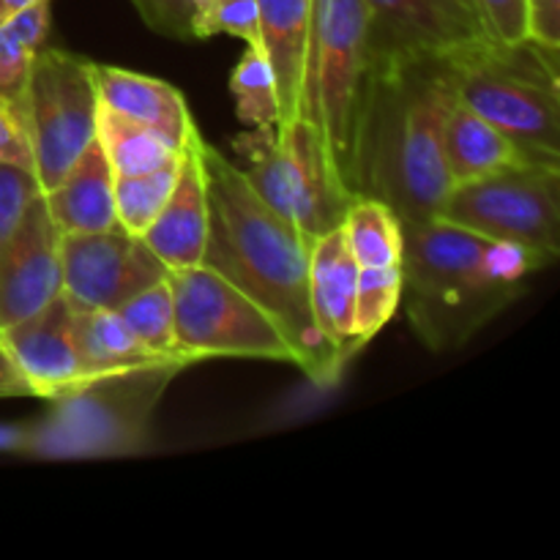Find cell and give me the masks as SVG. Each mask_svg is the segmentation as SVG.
Returning <instances> with one entry per match:
<instances>
[{
    "label": "cell",
    "instance_id": "obj_1",
    "mask_svg": "<svg viewBox=\"0 0 560 560\" xmlns=\"http://www.w3.org/2000/svg\"><path fill=\"white\" fill-rule=\"evenodd\" d=\"M208 189V244L202 266L222 273L273 317L315 386H334L345 361L323 337L310 304V244L277 217L238 164L200 142Z\"/></svg>",
    "mask_w": 560,
    "mask_h": 560
},
{
    "label": "cell",
    "instance_id": "obj_2",
    "mask_svg": "<svg viewBox=\"0 0 560 560\" xmlns=\"http://www.w3.org/2000/svg\"><path fill=\"white\" fill-rule=\"evenodd\" d=\"M452 102L448 60L375 58L355 137V197L386 202L399 222L438 217L452 189L443 159Z\"/></svg>",
    "mask_w": 560,
    "mask_h": 560
},
{
    "label": "cell",
    "instance_id": "obj_3",
    "mask_svg": "<svg viewBox=\"0 0 560 560\" xmlns=\"http://www.w3.org/2000/svg\"><path fill=\"white\" fill-rule=\"evenodd\" d=\"M547 268L528 249L443 219L402 222V301L416 337L435 353L463 348Z\"/></svg>",
    "mask_w": 560,
    "mask_h": 560
},
{
    "label": "cell",
    "instance_id": "obj_4",
    "mask_svg": "<svg viewBox=\"0 0 560 560\" xmlns=\"http://www.w3.org/2000/svg\"><path fill=\"white\" fill-rule=\"evenodd\" d=\"M186 361L91 377L49 399L52 408L27 424V457L36 459H113L142 452L153 413Z\"/></svg>",
    "mask_w": 560,
    "mask_h": 560
},
{
    "label": "cell",
    "instance_id": "obj_5",
    "mask_svg": "<svg viewBox=\"0 0 560 560\" xmlns=\"http://www.w3.org/2000/svg\"><path fill=\"white\" fill-rule=\"evenodd\" d=\"M457 102L501 129L534 162L560 164L558 49L523 42L479 44L448 60Z\"/></svg>",
    "mask_w": 560,
    "mask_h": 560
},
{
    "label": "cell",
    "instance_id": "obj_6",
    "mask_svg": "<svg viewBox=\"0 0 560 560\" xmlns=\"http://www.w3.org/2000/svg\"><path fill=\"white\" fill-rule=\"evenodd\" d=\"M372 69L375 55L364 0H315L301 118L320 131L328 162L353 197L355 137Z\"/></svg>",
    "mask_w": 560,
    "mask_h": 560
},
{
    "label": "cell",
    "instance_id": "obj_7",
    "mask_svg": "<svg viewBox=\"0 0 560 560\" xmlns=\"http://www.w3.org/2000/svg\"><path fill=\"white\" fill-rule=\"evenodd\" d=\"M238 170L255 195L288 222L301 238L315 244L331 233L355 200L328 162L320 131L306 118L288 129L279 126H246L233 140Z\"/></svg>",
    "mask_w": 560,
    "mask_h": 560
},
{
    "label": "cell",
    "instance_id": "obj_8",
    "mask_svg": "<svg viewBox=\"0 0 560 560\" xmlns=\"http://www.w3.org/2000/svg\"><path fill=\"white\" fill-rule=\"evenodd\" d=\"M175 306L178 353L200 364L206 359H268L293 364L295 353L282 328L260 304L208 266L167 271Z\"/></svg>",
    "mask_w": 560,
    "mask_h": 560
},
{
    "label": "cell",
    "instance_id": "obj_9",
    "mask_svg": "<svg viewBox=\"0 0 560 560\" xmlns=\"http://www.w3.org/2000/svg\"><path fill=\"white\" fill-rule=\"evenodd\" d=\"M438 219L523 246L550 266L560 255V164L525 162L454 184Z\"/></svg>",
    "mask_w": 560,
    "mask_h": 560
},
{
    "label": "cell",
    "instance_id": "obj_10",
    "mask_svg": "<svg viewBox=\"0 0 560 560\" xmlns=\"http://www.w3.org/2000/svg\"><path fill=\"white\" fill-rule=\"evenodd\" d=\"M20 102L31 137L33 173L42 191H49L96 140L93 60L44 47L22 80Z\"/></svg>",
    "mask_w": 560,
    "mask_h": 560
},
{
    "label": "cell",
    "instance_id": "obj_11",
    "mask_svg": "<svg viewBox=\"0 0 560 560\" xmlns=\"http://www.w3.org/2000/svg\"><path fill=\"white\" fill-rule=\"evenodd\" d=\"M63 295L74 310H118L120 304L167 277L164 262L140 235L126 230L60 233Z\"/></svg>",
    "mask_w": 560,
    "mask_h": 560
},
{
    "label": "cell",
    "instance_id": "obj_12",
    "mask_svg": "<svg viewBox=\"0 0 560 560\" xmlns=\"http://www.w3.org/2000/svg\"><path fill=\"white\" fill-rule=\"evenodd\" d=\"M375 58L452 60L492 42L479 0H364Z\"/></svg>",
    "mask_w": 560,
    "mask_h": 560
},
{
    "label": "cell",
    "instance_id": "obj_13",
    "mask_svg": "<svg viewBox=\"0 0 560 560\" xmlns=\"http://www.w3.org/2000/svg\"><path fill=\"white\" fill-rule=\"evenodd\" d=\"M58 295H63L60 230L42 191L20 228L0 244V331L36 315Z\"/></svg>",
    "mask_w": 560,
    "mask_h": 560
},
{
    "label": "cell",
    "instance_id": "obj_14",
    "mask_svg": "<svg viewBox=\"0 0 560 560\" xmlns=\"http://www.w3.org/2000/svg\"><path fill=\"white\" fill-rule=\"evenodd\" d=\"M74 306L58 295L44 310L0 331V345L25 377L31 397L55 399L85 383L74 331H71Z\"/></svg>",
    "mask_w": 560,
    "mask_h": 560
},
{
    "label": "cell",
    "instance_id": "obj_15",
    "mask_svg": "<svg viewBox=\"0 0 560 560\" xmlns=\"http://www.w3.org/2000/svg\"><path fill=\"white\" fill-rule=\"evenodd\" d=\"M200 142L197 137L178 162V175L170 191L167 202L145 230L142 241L148 249L164 262L167 271L173 268L202 266L208 244V189L206 170H202Z\"/></svg>",
    "mask_w": 560,
    "mask_h": 560
},
{
    "label": "cell",
    "instance_id": "obj_16",
    "mask_svg": "<svg viewBox=\"0 0 560 560\" xmlns=\"http://www.w3.org/2000/svg\"><path fill=\"white\" fill-rule=\"evenodd\" d=\"M257 44L271 66L279 98V129L301 118L306 55L315 0H255Z\"/></svg>",
    "mask_w": 560,
    "mask_h": 560
},
{
    "label": "cell",
    "instance_id": "obj_17",
    "mask_svg": "<svg viewBox=\"0 0 560 560\" xmlns=\"http://www.w3.org/2000/svg\"><path fill=\"white\" fill-rule=\"evenodd\" d=\"M355 279L359 262L350 255L339 224L331 233L320 235L310 249V304L323 337L334 345L345 366L364 350L353 328Z\"/></svg>",
    "mask_w": 560,
    "mask_h": 560
},
{
    "label": "cell",
    "instance_id": "obj_18",
    "mask_svg": "<svg viewBox=\"0 0 560 560\" xmlns=\"http://www.w3.org/2000/svg\"><path fill=\"white\" fill-rule=\"evenodd\" d=\"M98 104L115 109L124 118L145 124L173 140L180 151L200 137L184 93L170 82L120 66L93 63Z\"/></svg>",
    "mask_w": 560,
    "mask_h": 560
},
{
    "label": "cell",
    "instance_id": "obj_19",
    "mask_svg": "<svg viewBox=\"0 0 560 560\" xmlns=\"http://www.w3.org/2000/svg\"><path fill=\"white\" fill-rule=\"evenodd\" d=\"M44 202L60 233H104L120 228L115 219V175L98 140L85 148L58 186L44 191Z\"/></svg>",
    "mask_w": 560,
    "mask_h": 560
},
{
    "label": "cell",
    "instance_id": "obj_20",
    "mask_svg": "<svg viewBox=\"0 0 560 560\" xmlns=\"http://www.w3.org/2000/svg\"><path fill=\"white\" fill-rule=\"evenodd\" d=\"M443 159L452 186L534 162L517 142L509 140L501 129L487 124L457 98L448 107L443 124Z\"/></svg>",
    "mask_w": 560,
    "mask_h": 560
},
{
    "label": "cell",
    "instance_id": "obj_21",
    "mask_svg": "<svg viewBox=\"0 0 560 560\" xmlns=\"http://www.w3.org/2000/svg\"><path fill=\"white\" fill-rule=\"evenodd\" d=\"M71 331H74L77 355L85 381L115 372L137 370V366L164 364V361L186 359H162L151 353L140 339L135 337L118 310H74L71 315ZM191 364V361H186Z\"/></svg>",
    "mask_w": 560,
    "mask_h": 560
},
{
    "label": "cell",
    "instance_id": "obj_22",
    "mask_svg": "<svg viewBox=\"0 0 560 560\" xmlns=\"http://www.w3.org/2000/svg\"><path fill=\"white\" fill-rule=\"evenodd\" d=\"M96 140L113 167L115 178L120 175H142L153 173L159 167H167L180 159V148L156 129L137 120L124 118L115 109L98 104L96 115Z\"/></svg>",
    "mask_w": 560,
    "mask_h": 560
},
{
    "label": "cell",
    "instance_id": "obj_23",
    "mask_svg": "<svg viewBox=\"0 0 560 560\" xmlns=\"http://www.w3.org/2000/svg\"><path fill=\"white\" fill-rule=\"evenodd\" d=\"M342 233L359 268L399 266L402 222L386 202L375 197H355L345 211Z\"/></svg>",
    "mask_w": 560,
    "mask_h": 560
},
{
    "label": "cell",
    "instance_id": "obj_24",
    "mask_svg": "<svg viewBox=\"0 0 560 560\" xmlns=\"http://www.w3.org/2000/svg\"><path fill=\"white\" fill-rule=\"evenodd\" d=\"M52 0H36L0 20V91H16L36 55L47 47Z\"/></svg>",
    "mask_w": 560,
    "mask_h": 560
},
{
    "label": "cell",
    "instance_id": "obj_25",
    "mask_svg": "<svg viewBox=\"0 0 560 560\" xmlns=\"http://www.w3.org/2000/svg\"><path fill=\"white\" fill-rule=\"evenodd\" d=\"M118 312L126 326L135 331V337L151 353L162 355V359H186V355L178 353V345H175V306L167 277L131 295L126 304L118 306Z\"/></svg>",
    "mask_w": 560,
    "mask_h": 560
},
{
    "label": "cell",
    "instance_id": "obj_26",
    "mask_svg": "<svg viewBox=\"0 0 560 560\" xmlns=\"http://www.w3.org/2000/svg\"><path fill=\"white\" fill-rule=\"evenodd\" d=\"M230 93L235 96V115L241 124L252 126H279V98L273 85L271 66L260 44H246L233 77Z\"/></svg>",
    "mask_w": 560,
    "mask_h": 560
},
{
    "label": "cell",
    "instance_id": "obj_27",
    "mask_svg": "<svg viewBox=\"0 0 560 560\" xmlns=\"http://www.w3.org/2000/svg\"><path fill=\"white\" fill-rule=\"evenodd\" d=\"M178 162L153 170V173L115 178V219H118L120 230L140 235V238L145 235V230L151 228L173 191Z\"/></svg>",
    "mask_w": 560,
    "mask_h": 560
},
{
    "label": "cell",
    "instance_id": "obj_28",
    "mask_svg": "<svg viewBox=\"0 0 560 560\" xmlns=\"http://www.w3.org/2000/svg\"><path fill=\"white\" fill-rule=\"evenodd\" d=\"M402 301V271L399 266L359 268L355 279L353 328L361 348L372 342L388 326Z\"/></svg>",
    "mask_w": 560,
    "mask_h": 560
},
{
    "label": "cell",
    "instance_id": "obj_29",
    "mask_svg": "<svg viewBox=\"0 0 560 560\" xmlns=\"http://www.w3.org/2000/svg\"><path fill=\"white\" fill-rule=\"evenodd\" d=\"M131 3L151 31L189 42L200 38V22L211 0H131Z\"/></svg>",
    "mask_w": 560,
    "mask_h": 560
},
{
    "label": "cell",
    "instance_id": "obj_30",
    "mask_svg": "<svg viewBox=\"0 0 560 560\" xmlns=\"http://www.w3.org/2000/svg\"><path fill=\"white\" fill-rule=\"evenodd\" d=\"M42 195L36 173L16 164H0V244L20 228L27 208Z\"/></svg>",
    "mask_w": 560,
    "mask_h": 560
},
{
    "label": "cell",
    "instance_id": "obj_31",
    "mask_svg": "<svg viewBox=\"0 0 560 560\" xmlns=\"http://www.w3.org/2000/svg\"><path fill=\"white\" fill-rule=\"evenodd\" d=\"M233 36L244 44H257L255 0H211L200 22V38Z\"/></svg>",
    "mask_w": 560,
    "mask_h": 560
},
{
    "label": "cell",
    "instance_id": "obj_32",
    "mask_svg": "<svg viewBox=\"0 0 560 560\" xmlns=\"http://www.w3.org/2000/svg\"><path fill=\"white\" fill-rule=\"evenodd\" d=\"M0 164L33 170L31 137H27L25 115H22L20 88L0 91Z\"/></svg>",
    "mask_w": 560,
    "mask_h": 560
},
{
    "label": "cell",
    "instance_id": "obj_33",
    "mask_svg": "<svg viewBox=\"0 0 560 560\" xmlns=\"http://www.w3.org/2000/svg\"><path fill=\"white\" fill-rule=\"evenodd\" d=\"M479 9L498 42L528 38V0H479Z\"/></svg>",
    "mask_w": 560,
    "mask_h": 560
},
{
    "label": "cell",
    "instance_id": "obj_34",
    "mask_svg": "<svg viewBox=\"0 0 560 560\" xmlns=\"http://www.w3.org/2000/svg\"><path fill=\"white\" fill-rule=\"evenodd\" d=\"M528 38L560 49V0H528Z\"/></svg>",
    "mask_w": 560,
    "mask_h": 560
},
{
    "label": "cell",
    "instance_id": "obj_35",
    "mask_svg": "<svg viewBox=\"0 0 560 560\" xmlns=\"http://www.w3.org/2000/svg\"><path fill=\"white\" fill-rule=\"evenodd\" d=\"M0 397H31L25 377L20 375L3 345H0Z\"/></svg>",
    "mask_w": 560,
    "mask_h": 560
},
{
    "label": "cell",
    "instance_id": "obj_36",
    "mask_svg": "<svg viewBox=\"0 0 560 560\" xmlns=\"http://www.w3.org/2000/svg\"><path fill=\"white\" fill-rule=\"evenodd\" d=\"M27 424L0 421V454H25Z\"/></svg>",
    "mask_w": 560,
    "mask_h": 560
},
{
    "label": "cell",
    "instance_id": "obj_37",
    "mask_svg": "<svg viewBox=\"0 0 560 560\" xmlns=\"http://www.w3.org/2000/svg\"><path fill=\"white\" fill-rule=\"evenodd\" d=\"M31 3H36V0H0V20H5V16H11L14 11L25 9Z\"/></svg>",
    "mask_w": 560,
    "mask_h": 560
}]
</instances>
